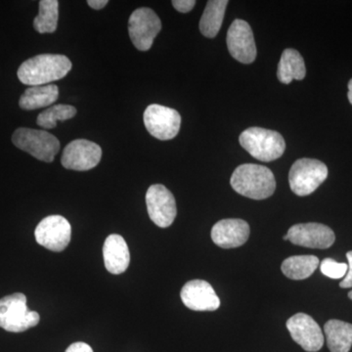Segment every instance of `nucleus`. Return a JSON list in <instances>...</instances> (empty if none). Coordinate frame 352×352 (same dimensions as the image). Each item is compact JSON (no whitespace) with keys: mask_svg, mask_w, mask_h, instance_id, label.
Returning <instances> with one entry per match:
<instances>
[{"mask_svg":"<svg viewBox=\"0 0 352 352\" xmlns=\"http://www.w3.org/2000/svg\"><path fill=\"white\" fill-rule=\"evenodd\" d=\"M72 62L61 54H41L30 58L18 69V78L29 87L50 85L65 78L72 69Z\"/></svg>","mask_w":352,"mask_h":352,"instance_id":"f257e3e1","label":"nucleus"},{"mask_svg":"<svg viewBox=\"0 0 352 352\" xmlns=\"http://www.w3.org/2000/svg\"><path fill=\"white\" fill-rule=\"evenodd\" d=\"M230 184L240 195L263 200L273 195L276 180L270 168L261 164H241L231 176Z\"/></svg>","mask_w":352,"mask_h":352,"instance_id":"f03ea898","label":"nucleus"},{"mask_svg":"<svg viewBox=\"0 0 352 352\" xmlns=\"http://www.w3.org/2000/svg\"><path fill=\"white\" fill-rule=\"evenodd\" d=\"M240 144L254 159L272 162L284 154L286 143L279 132L261 127H250L241 133Z\"/></svg>","mask_w":352,"mask_h":352,"instance_id":"7ed1b4c3","label":"nucleus"},{"mask_svg":"<svg viewBox=\"0 0 352 352\" xmlns=\"http://www.w3.org/2000/svg\"><path fill=\"white\" fill-rule=\"evenodd\" d=\"M39 320L41 316L38 312L28 308L24 294H13L0 300V328L7 332H25L36 327Z\"/></svg>","mask_w":352,"mask_h":352,"instance_id":"20e7f679","label":"nucleus"},{"mask_svg":"<svg viewBox=\"0 0 352 352\" xmlns=\"http://www.w3.org/2000/svg\"><path fill=\"white\" fill-rule=\"evenodd\" d=\"M12 142L22 151L39 161L51 163L60 150V142L53 134L41 129L20 127L12 135Z\"/></svg>","mask_w":352,"mask_h":352,"instance_id":"39448f33","label":"nucleus"},{"mask_svg":"<svg viewBox=\"0 0 352 352\" xmlns=\"http://www.w3.org/2000/svg\"><path fill=\"white\" fill-rule=\"evenodd\" d=\"M328 168L325 164L315 159H300L292 166L289 173V183L296 195L305 197L327 179Z\"/></svg>","mask_w":352,"mask_h":352,"instance_id":"423d86ee","label":"nucleus"},{"mask_svg":"<svg viewBox=\"0 0 352 352\" xmlns=\"http://www.w3.org/2000/svg\"><path fill=\"white\" fill-rule=\"evenodd\" d=\"M161 30L159 16L147 7L136 9L129 17V38L138 50H149Z\"/></svg>","mask_w":352,"mask_h":352,"instance_id":"0eeeda50","label":"nucleus"},{"mask_svg":"<svg viewBox=\"0 0 352 352\" xmlns=\"http://www.w3.org/2000/svg\"><path fill=\"white\" fill-rule=\"evenodd\" d=\"M143 120L148 132L160 140L175 138L182 126V117L177 111L157 104L146 108Z\"/></svg>","mask_w":352,"mask_h":352,"instance_id":"6e6552de","label":"nucleus"},{"mask_svg":"<svg viewBox=\"0 0 352 352\" xmlns=\"http://www.w3.org/2000/svg\"><path fill=\"white\" fill-rule=\"evenodd\" d=\"M36 242L52 252H62L71 242L72 227L61 215H50L39 222L34 231Z\"/></svg>","mask_w":352,"mask_h":352,"instance_id":"1a4fd4ad","label":"nucleus"},{"mask_svg":"<svg viewBox=\"0 0 352 352\" xmlns=\"http://www.w3.org/2000/svg\"><path fill=\"white\" fill-rule=\"evenodd\" d=\"M146 205L150 219L162 228L170 226L177 214L175 196L162 184H154L146 193Z\"/></svg>","mask_w":352,"mask_h":352,"instance_id":"9d476101","label":"nucleus"},{"mask_svg":"<svg viewBox=\"0 0 352 352\" xmlns=\"http://www.w3.org/2000/svg\"><path fill=\"white\" fill-rule=\"evenodd\" d=\"M101 157L100 146L87 139H76L65 147L61 164L67 170L87 171L98 166Z\"/></svg>","mask_w":352,"mask_h":352,"instance_id":"9b49d317","label":"nucleus"},{"mask_svg":"<svg viewBox=\"0 0 352 352\" xmlns=\"http://www.w3.org/2000/svg\"><path fill=\"white\" fill-rule=\"evenodd\" d=\"M283 239L310 249H328L335 243L336 236L330 227L309 222L292 226Z\"/></svg>","mask_w":352,"mask_h":352,"instance_id":"f8f14e48","label":"nucleus"},{"mask_svg":"<svg viewBox=\"0 0 352 352\" xmlns=\"http://www.w3.org/2000/svg\"><path fill=\"white\" fill-rule=\"evenodd\" d=\"M227 47L231 56L243 64H251L256 58V46L251 25L236 19L227 32Z\"/></svg>","mask_w":352,"mask_h":352,"instance_id":"ddd939ff","label":"nucleus"},{"mask_svg":"<svg viewBox=\"0 0 352 352\" xmlns=\"http://www.w3.org/2000/svg\"><path fill=\"white\" fill-rule=\"evenodd\" d=\"M287 329L292 339L305 351L317 352L323 347L324 335L320 326L309 315H294L287 321Z\"/></svg>","mask_w":352,"mask_h":352,"instance_id":"4468645a","label":"nucleus"},{"mask_svg":"<svg viewBox=\"0 0 352 352\" xmlns=\"http://www.w3.org/2000/svg\"><path fill=\"white\" fill-rule=\"evenodd\" d=\"M185 307L195 311H214L220 300L212 285L204 280H192L184 285L180 293Z\"/></svg>","mask_w":352,"mask_h":352,"instance_id":"2eb2a0df","label":"nucleus"},{"mask_svg":"<svg viewBox=\"0 0 352 352\" xmlns=\"http://www.w3.org/2000/svg\"><path fill=\"white\" fill-rule=\"evenodd\" d=\"M210 236L214 244L222 249H234L244 245L249 239L250 226L243 219H222L212 227Z\"/></svg>","mask_w":352,"mask_h":352,"instance_id":"dca6fc26","label":"nucleus"},{"mask_svg":"<svg viewBox=\"0 0 352 352\" xmlns=\"http://www.w3.org/2000/svg\"><path fill=\"white\" fill-rule=\"evenodd\" d=\"M104 263L112 274H122L129 268L131 254L126 241L118 234H112L103 245Z\"/></svg>","mask_w":352,"mask_h":352,"instance_id":"f3484780","label":"nucleus"},{"mask_svg":"<svg viewBox=\"0 0 352 352\" xmlns=\"http://www.w3.org/2000/svg\"><path fill=\"white\" fill-rule=\"evenodd\" d=\"M59 96V88L56 85L30 87L21 96L19 105L25 111L36 110L52 105Z\"/></svg>","mask_w":352,"mask_h":352,"instance_id":"a211bd4d","label":"nucleus"},{"mask_svg":"<svg viewBox=\"0 0 352 352\" xmlns=\"http://www.w3.org/2000/svg\"><path fill=\"white\" fill-rule=\"evenodd\" d=\"M305 75H307V69L300 53L292 48L285 50L278 64V80L285 85H289L294 80H303Z\"/></svg>","mask_w":352,"mask_h":352,"instance_id":"6ab92c4d","label":"nucleus"},{"mask_svg":"<svg viewBox=\"0 0 352 352\" xmlns=\"http://www.w3.org/2000/svg\"><path fill=\"white\" fill-rule=\"evenodd\" d=\"M331 352H349L352 346V324L332 319L324 326Z\"/></svg>","mask_w":352,"mask_h":352,"instance_id":"aec40b11","label":"nucleus"},{"mask_svg":"<svg viewBox=\"0 0 352 352\" xmlns=\"http://www.w3.org/2000/svg\"><path fill=\"white\" fill-rule=\"evenodd\" d=\"M227 0H210L200 20V31L206 38H214L219 34L226 7Z\"/></svg>","mask_w":352,"mask_h":352,"instance_id":"412c9836","label":"nucleus"},{"mask_svg":"<svg viewBox=\"0 0 352 352\" xmlns=\"http://www.w3.org/2000/svg\"><path fill=\"white\" fill-rule=\"evenodd\" d=\"M320 261L315 256H295L285 259L281 265L285 276L292 280H305L314 274Z\"/></svg>","mask_w":352,"mask_h":352,"instance_id":"4be33fe9","label":"nucleus"},{"mask_svg":"<svg viewBox=\"0 0 352 352\" xmlns=\"http://www.w3.org/2000/svg\"><path fill=\"white\" fill-rule=\"evenodd\" d=\"M59 19V2L57 0L39 1L38 15L34 18V28L39 34L56 32Z\"/></svg>","mask_w":352,"mask_h":352,"instance_id":"5701e85b","label":"nucleus"},{"mask_svg":"<svg viewBox=\"0 0 352 352\" xmlns=\"http://www.w3.org/2000/svg\"><path fill=\"white\" fill-rule=\"evenodd\" d=\"M76 115V109L71 105L52 106V107L46 109L45 111L39 113L36 124L43 129H51L57 126L58 120H64L73 119Z\"/></svg>","mask_w":352,"mask_h":352,"instance_id":"b1692460","label":"nucleus"},{"mask_svg":"<svg viewBox=\"0 0 352 352\" xmlns=\"http://www.w3.org/2000/svg\"><path fill=\"white\" fill-rule=\"evenodd\" d=\"M349 270L347 263H338L333 258H325L320 263L322 274L331 279H342L346 276Z\"/></svg>","mask_w":352,"mask_h":352,"instance_id":"393cba45","label":"nucleus"},{"mask_svg":"<svg viewBox=\"0 0 352 352\" xmlns=\"http://www.w3.org/2000/svg\"><path fill=\"white\" fill-rule=\"evenodd\" d=\"M171 3L178 12L182 13L190 12L196 6V1L194 0H173Z\"/></svg>","mask_w":352,"mask_h":352,"instance_id":"a878e982","label":"nucleus"},{"mask_svg":"<svg viewBox=\"0 0 352 352\" xmlns=\"http://www.w3.org/2000/svg\"><path fill=\"white\" fill-rule=\"evenodd\" d=\"M346 258L349 261V263H347L349 270H347L346 276L340 283V287L342 289L352 288V251L347 252Z\"/></svg>","mask_w":352,"mask_h":352,"instance_id":"bb28decb","label":"nucleus"},{"mask_svg":"<svg viewBox=\"0 0 352 352\" xmlns=\"http://www.w3.org/2000/svg\"><path fill=\"white\" fill-rule=\"evenodd\" d=\"M65 352H94V349H91L89 344L78 342L71 344Z\"/></svg>","mask_w":352,"mask_h":352,"instance_id":"cd10ccee","label":"nucleus"},{"mask_svg":"<svg viewBox=\"0 0 352 352\" xmlns=\"http://www.w3.org/2000/svg\"><path fill=\"white\" fill-rule=\"evenodd\" d=\"M87 4L95 10H101L107 6L108 0H88Z\"/></svg>","mask_w":352,"mask_h":352,"instance_id":"c85d7f7f","label":"nucleus"},{"mask_svg":"<svg viewBox=\"0 0 352 352\" xmlns=\"http://www.w3.org/2000/svg\"><path fill=\"white\" fill-rule=\"evenodd\" d=\"M347 97H349V100L352 105V78L349 82V94H347Z\"/></svg>","mask_w":352,"mask_h":352,"instance_id":"c756f323","label":"nucleus"},{"mask_svg":"<svg viewBox=\"0 0 352 352\" xmlns=\"http://www.w3.org/2000/svg\"><path fill=\"white\" fill-rule=\"evenodd\" d=\"M349 298H351V300H352V291L349 292Z\"/></svg>","mask_w":352,"mask_h":352,"instance_id":"7c9ffc66","label":"nucleus"}]
</instances>
